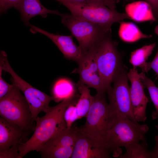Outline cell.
<instances>
[{
  "mask_svg": "<svg viewBox=\"0 0 158 158\" xmlns=\"http://www.w3.org/2000/svg\"><path fill=\"white\" fill-rule=\"evenodd\" d=\"M156 46V43H154L145 45L132 51L129 61L133 67H139L142 72H147L150 68L149 62H147V60Z\"/></svg>",
  "mask_w": 158,
  "mask_h": 158,
  "instance_id": "cell-19",
  "label": "cell"
},
{
  "mask_svg": "<svg viewBox=\"0 0 158 158\" xmlns=\"http://www.w3.org/2000/svg\"><path fill=\"white\" fill-rule=\"evenodd\" d=\"M12 82L11 89L0 99L1 117L25 130L34 132L35 125L28 103L20 89Z\"/></svg>",
  "mask_w": 158,
  "mask_h": 158,
  "instance_id": "cell-4",
  "label": "cell"
},
{
  "mask_svg": "<svg viewBox=\"0 0 158 158\" xmlns=\"http://www.w3.org/2000/svg\"><path fill=\"white\" fill-rule=\"evenodd\" d=\"M77 86L70 79L61 78L55 82L52 89L53 101L59 103L73 97L78 93Z\"/></svg>",
  "mask_w": 158,
  "mask_h": 158,
  "instance_id": "cell-18",
  "label": "cell"
},
{
  "mask_svg": "<svg viewBox=\"0 0 158 158\" xmlns=\"http://www.w3.org/2000/svg\"><path fill=\"white\" fill-rule=\"evenodd\" d=\"M14 8L19 12L20 19L26 27L29 26V20L33 17L38 15L46 18L48 14L60 16L61 13L58 10H52L44 7L40 0H20Z\"/></svg>",
  "mask_w": 158,
  "mask_h": 158,
  "instance_id": "cell-15",
  "label": "cell"
},
{
  "mask_svg": "<svg viewBox=\"0 0 158 158\" xmlns=\"http://www.w3.org/2000/svg\"><path fill=\"white\" fill-rule=\"evenodd\" d=\"M29 26L31 27L30 31L32 33L34 34L39 33L49 38L57 46L66 59L78 63L84 55L80 47L74 42L72 35H63L54 34L30 24Z\"/></svg>",
  "mask_w": 158,
  "mask_h": 158,
  "instance_id": "cell-13",
  "label": "cell"
},
{
  "mask_svg": "<svg viewBox=\"0 0 158 158\" xmlns=\"http://www.w3.org/2000/svg\"><path fill=\"white\" fill-rule=\"evenodd\" d=\"M107 34L95 47V55L99 74L106 90L127 67L123 63V56L117 49L118 43Z\"/></svg>",
  "mask_w": 158,
  "mask_h": 158,
  "instance_id": "cell-3",
  "label": "cell"
},
{
  "mask_svg": "<svg viewBox=\"0 0 158 158\" xmlns=\"http://www.w3.org/2000/svg\"><path fill=\"white\" fill-rule=\"evenodd\" d=\"M74 147H59L40 149L39 151L42 158H69L72 155Z\"/></svg>",
  "mask_w": 158,
  "mask_h": 158,
  "instance_id": "cell-24",
  "label": "cell"
},
{
  "mask_svg": "<svg viewBox=\"0 0 158 158\" xmlns=\"http://www.w3.org/2000/svg\"><path fill=\"white\" fill-rule=\"evenodd\" d=\"M95 47L83 56L78 62V67L75 72L79 74V82L89 88L95 89L97 93L105 94L107 91L102 83L96 61Z\"/></svg>",
  "mask_w": 158,
  "mask_h": 158,
  "instance_id": "cell-11",
  "label": "cell"
},
{
  "mask_svg": "<svg viewBox=\"0 0 158 158\" xmlns=\"http://www.w3.org/2000/svg\"><path fill=\"white\" fill-rule=\"evenodd\" d=\"M77 94L66 99L42 117H37L35 129L32 136L25 142L19 146L20 155L22 158L32 151L39 152L53 136L67 126L64 118V111Z\"/></svg>",
  "mask_w": 158,
  "mask_h": 158,
  "instance_id": "cell-1",
  "label": "cell"
},
{
  "mask_svg": "<svg viewBox=\"0 0 158 158\" xmlns=\"http://www.w3.org/2000/svg\"><path fill=\"white\" fill-rule=\"evenodd\" d=\"M156 128H157V129L158 130V125H157V126H155Z\"/></svg>",
  "mask_w": 158,
  "mask_h": 158,
  "instance_id": "cell-34",
  "label": "cell"
},
{
  "mask_svg": "<svg viewBox=\"0 0 158 158\" xmlns=\"http://www.w3.org/2000/svg\"><path fill=\"white\" fill-rule=\"evenodd\" d=\"M120 38L126 42H133L141 39L150 38L152 35L143 33L138 27L131 22L121 21L118 30Z\"/></svg>",
  "mask_w": 158,
  "mask_h": 158,
  "instance_id": "cell-20",
  "label": "cell"
},
{
  "mask_svg": "<svg viewBox=\"0 0 158 158\" xmlns=\"http://www.w3.org/2000/svg\"><path fill=\"white\" fill-rule=\"evenodd\" d=\"M2 69L0 67V99L7 94L13 86L12 84H8L2 78Z\"/></svg>",
  "mask_w": 158,
  "mask_h": 158,
  "instance_id": "cell-27",
  "label": "cell"
},
{
  "mask_svg": "<svg viewBox=\"0 0 158 158\" xmlns=\"http://www.w3.org/2000/svg\"><path fill=\"white\" fill-rule=\"evenodd\" d=\"M154 139L156 141V145L153 150L151 151L152 158H158V135L155 137Z\"/></svg>",
  "mask_w": 158,
  "mask_h": 158,
  "instance_id": "cell-33",
  "label": "cell"
},
{
  "mask_svg": "<svg viewBox=\"0 0 158 158\" xmlns=\"http://www.w3.org/2000/svg\"><path fill=\"white\" fill-rule=\"evenodd\" d=\"M141 80L145 87L148 90L150 98L155 107L156 111L153 113L152 118L155 119L158 117V87L154 82L147 78L143 72L139 73Z\"/></svg>",
  "mask_w": 158,
  "mask_h": 158,
  "instance_id": "cell-23",
  "label": "cell"
},
{
  "mask_svg": "<svg viewBox=\"0 0 158 158\" xmlns=\"http://www.w3.org/2000/svg\"><path fill=\"white\" fill-rule=\"evenodd\" d=\"M105 94L97 93L93 96L91 105L85 117V122L79 128L82 131L107 145V136L113 118Z\"/></svg>",
  "mask_w": 158,
  "mask_h": 158,
  "instance_id": "cell-6",
  "label": "cell"
},
{
  "mask_svg": "<svg viewBox=\"0 0 158 158\" xmlns=\"http://www.w3.org/2000/svg\"></svg>",
  "mask_w": 158,
  "mask_h": 158,
  "instance_id": "cell-36",
  "label": "cell"
},
{
  "mask_svg": "<svg viewBox=\"0 0 158 158\" xmlns=\"http://www.w3.org/2000/svg\"><path fill=\"white\" fill-rule=\"evenodd\" d=\"M151 7L152 12L156 20H158V0H144Z\"/></svg>",
  "mask_w": 158,
  "mask_h": 158,
  "instance_id": "cell-30",
  "label": "cell"
},
{
  "mask_svg": "<svg viewBox=\"0 0 158 158\" xmlns=\"http://www.w3.org/2000/svg\"><path fill=\"white\" fill-rule=\"evenodd\" d=\"M128 77L131 83L130 95L134 118L138 122H144L147 118L146 110L149 100L137 68L130 69Z\"/></svg>",
  "mask_w": 158,
  "mask_h": 158,
  "instance_id": "cell-12",
  "label": "cell"
},
{
  "mask_svg": "<svg viewBox=\"0 0 158 158\" xmlns=\"http://www.w3.org/2000/svg\"><path fill=\"white\" fill-rule=\"evenodd\" d=\"M80 96L76 106L78 119L85 117L91 105L93 96L89 87L79 82L76 84Z\"/></svg>",
  "mask_w": 158,
  "mask_h": 158,
  "instance_id": "cell-21",
  "label": "cell"
},
{
  "mask_svg": "<svg viewBox=\"0 0 158 158\" xmlns=\"http://www.w3.org/2000/svg\"><path fill=\"white\" fill-rule=\"evenodd\" d=\"M148 130L147 125L139 124L125 115H115L106 139L110 153L114 157H119L122 153L121 147L125 148L140 141L147 143L145 134Z\"/></svg>",
  "mask_w": 158,
  "mask_h": 158,
  "instance_id": "cell-2",
  "label": "cell"
},
{
  "mask_svg": "<svg viewBox=\"0 0 158 158\" xmlns=\"http://www.w3.org/2000/svg\"><path fill=\"white\" fill-rule=\"evenodd\" d=\"M0 158H21L19 151V146H14L6 151L0 152Z\"/></svg>",
  "mask_w": 158,
  "mask_h": 158,
  "instance_id": "cell-26",
  "label": "cell"
},
{
  "mask_svg": "<svg viewBox=\"0 0 158 158\" xmlns=\"http://www.w3.org/2000/svg\"><path fill=\"white\" fill-rule=\"evenodd\" d=\"M57 1L67 8L73 15L101 26L109 31L114 23L130 19L126 13H121L101 4H85L65 0Z\"/></svg>",
  "mask_w": 158,
  "mask_h": 158,
  "instance_id": "cell-5",
  "label": "cell"
},
{
  "mask_svg": "<svg viewBox=\"0 0 158 158\" xmlns=\"http://www.w3.org/2000/svg\"><path fill=\"white\" fill-rule=\"evenodd\" d=\"M20 0H0L1 14L6 13L8 9L14 7Z\"/></svg>",
  "mask_w": 158,
  "mask_h": 158,
  "instance_id": "cell-28",
  "label": "cell"
},
{
  "mask_svg": "<svg viewBox=\"0 0 158 158\" xmlns=\"http://www.w3.org/2000/svg\"><path fill=\"white\" fill-rule=\"evenodd\" d=\"M154 32L158 36V25L155 27ZM149 63L150 69L152 68L158 77V50L153 60Z\"/></svg>",
  "mask_w": 158,
  "mask_h": 158,
  "instance_id": "cell-29",
  "label": "cell"
},
{
  "mask_svg": "<svg viewBox=\"0 0 158 158\" xmlns=\"http://www.w3.org/2000/svg\"><path fill=\"white\" fill-rule=\"evenodd\" d=\"M0 67L11 75V81L23 93L29 104L34 121H35L40 112L46 113L50 110L51 107L49 104L53 100L52 97L34 87L20 77L11 66L7 54L3 50L0 52Z\"/></svg>",
  "mask_w": 158,
  "mask_h": 158,
  "instance_id": "cell-8",
  "label": "cell"
},
{
  "mask_svg": "<svg viewBox=\"0 0 158 158\" xmlns=\"http://www.w3.org/2000/svg\"><path fill=\"white\" fill-rule=\"evenodd\" d=\"M78 129V127L73 125L70 128L62 129L49 140L41 149L74 147Z\"/></svg>",
  "mask_w": 158,
  "mask_h": 158,
  "instance_id": "cell-16",
  "label": "cell"
},
{
  "mask_svg": "<svg viewBox=\"0 0 158 158\" xmlns=\"http://www.w3.org/2000/svg\"><path fill=\"white\" fill-rule=\"evenodd\" d=\"M125 0L129 1L133 0ZM117 1H119V0H117Z\"/></svg>",
  "mask_w": 158,
  "mask_h": 158,
  "instance_id": "cell-35",
  "label": "cell"
},
{
  "mask_svg": "<svg viewBox=\"0 0 158 158\" xmlns=\"http://www.w3.org/2000/svg\"><path fill=\"white\" fill-rule=\"evenodd\" d=\"M107 145L78 128L71 158H110Z\"/></svg>",
  "mask_w": 158,
  "mask_h": 158,
  "instance_id": "cell-10",
  "label": "cell"
},
{
  "mask_svg": "<svg viewBox=\"0 0 158 158\" xmlns=\"http://www.w3.org/2000/svg\"><path fill=\"white\" fill-rule=\"evenodd\" d=\"M106 5L113 10H116V4L118 2L117 0H104Z\"/></svg>",
  "mask_w": 158,
  "mask_h": 158,
  "instance_id": "cell-32",
  "label": "cell"
},
{
  "mask_svg": "<svg viewBox=\"0 0 158 158\" xmlns=\"http://www.w3.org/2000/svg\"><path fill=\"white\" fill-rule=\"evenodd\" d=\"M57 1L58 0H55ZM74 2L85 4H101L106 5L104 0H65Z\"/></svg>",
  "mask_w": 158,
  "mask_h": 158,
  "instance_id": "cell-31",
  "label": "cell"
},
{
  "mask_svg": "<svg viewBox=\"0 0 158 158\" xmlns=\"http://www.w3.org/2000/svg\"><path fill=\"white\" fill-rule=\"evenodd\" d=\"M126 152L121 158H152V152L147 148V143H137L125 147Z\"/></svg>",
  "mask_w": 158,
  "mask_h": 158,
  "instance_id": "cell-22",
  "label": "cell"
},
{
  "mask_svg": "<svg viewBox=\"0 0 158 158\" xmlns=\"http://www.w3.org/2000/svg\"><path fill=\"white\" fill-rule=\"evenodd\" d=\"M126 13L130 19L141 22L147 21L156 20L151 7L145 1H135L128 4L126 6Z\"/></svg>",
  "mask_w": 158,
  "mask_h": 158,
  "instance_id": "cell-17",
  "label": "cell"
},
{
  "mask_svg": "<svg viewBox=\"0 0 158 158\" xmlns=\"http://www.w3.org/2000/svg\"><path fill=\"white\" fill-rule=\"evenodd\" d=\"M31 133L0 117V152L25 142L29 140L28 136Z\"/></svg>",
  "mask_w": 158,
  "mask_h": 158,
  "instance_id": "cell-14",
  "label": "cell"
},
{
  "mask_svg": "<svg viewBox=\"0 0 158 158\" xmlns=\"http://www.w3.org/2000/svg\"><path fill=\"white\" fill-rule=\"evenodd\" d=\"M127 69L122 72L113 82V85L107 91L111 115L118 114L126 116L137 122L133 114L130 90L128 84Z\"/></svg>",
  "mask_w": 158,
  "mask_h": 158,
  "instance_id": "cell-9",
  "label": "cell"
},
{
  "mask_svg": "<svg viewBox=\"0 0 158 158\" xmlns=\"http://www.w3.org/2000/svg\"><path fill=\"white\" fill-rule=\"evenodd\" d=\"M80 94L69 104L64 114V118L67 128H70L76 120L79 119L77 113L76 104Z\"/></svg>",
  "mask_w": 158,
  "mask_h": 158,
  "instance_id": "cell-25",
  "label": "cell"
},
{
  "mask_svg": "<svg viewBox=\"0 0 158 158\" xmlns=\"http://www.w3.org/2000/svg\"><path fill=\"white\" fill-rule=\"evenodd\" d=\"M61 22L77 40L84 54L97 47L106 35L107 31L97 24L71 13H61Z\"/></svg>",
  "mask_w": 158,
  "mask_h": 158,
  "instance_id": "cell-7",
  "label": "cell"
}]
</instances>
